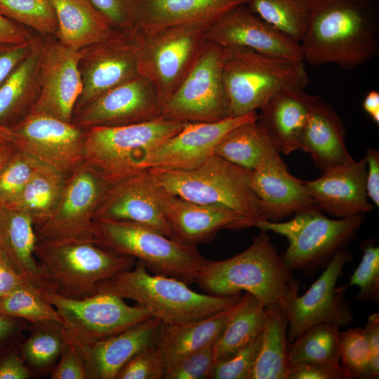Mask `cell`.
Returning <instances> with one entry per match:
<instances>
[{"mask_svg":"<svg viewBox=\"0 0 379 379\" xmlns=\"http://www.w3.org/2000/svg\"><path fill=\"white\" fill-rule=\"evenodd\" d=\"M319 100L304 90L286 89L260 109L258 122L279 153L289 154L300 149L308 117Z\"/></svg>","mask_w":379,"mask_h":379,"instance_id":"obj_26","label":"cell"},{"mask_svg":"<svg viewBox=\"0 0 379 379\" xmlns=\"http://www.w3.org/2000/svg\"><path fill=\"white\" fill-rule=\"evenodd\" d=\"M258 118L255 112L215 122L187 123L179 132L152 150L144 162V170L196 168L213 154L215 146L230 130Z\"/></svg>","mask_w":379,"mask_h":379,"instance_id":"obj_21","label":"cell"},{"mask_svg":"<svg viewBox=\"0 0 379 379\" xmlns=\"http://www.w3.org/2000/svg\"><path fill=\"white\" fill-rule=\"evenodd\" d=\"M362 257L350 277L349 286H357L359 293L355 298L361 301L379 302V247L375 241L367 239L361 244Z\"/></svg>","mask_w":379,"mask_h":379,"instance_id":"obj_44","label":"cell"},{"mask_svg":"<svg viewBox=\"0 0 379 379\" xmlns=\"http://www.w3.org/2000/svg\"><path fill=\"white\" fill-rule=\"evenodd\" d=\"M15 147L12 144L5 145L0 147V167L12 154Z\"/></svg>","mask_w":379,"mask_h":379,"instance_id":"obj_60","label":"cell"},{"mask_svg":"<svg viewBox=\"0 0 379 379\" xmlns=\"http://www.w3.org/2000/svg\"><path fill=\"white\" fill-rule=\"evenodd\" d=\"M31 333L19 345L20 352L33 375L51 373L65 343L64 325L55 321L32 324Z\"/></svg>","mask_w":379,"mask_h":379,"instance_id":"obj_37","label":"cell"},{"mask_svg":"<svg viewBox=\"0 0 379 379\" xmlns=\"http://www.w3.org/2000/svg\"><path fill=\"white\" fill-rule=\"evenodd\" d=\"M365 220V213L331 219L321 211L295 214L286 222L259 220L255 227L285 237L288 246L281 255L291 271L309 274L326 266L333 256L344 248L356 236Z\"/></svg>","mask_w":379,"mask_h":379,"instance_id":"obj_9","label":"cell"},{"mask_svg":"<svg viewBox=\"0 0 379 379\" xmlns=\"http://www.w3.org/2000/svg\"><path fill=\"white\" fill-rule=\"evenodd\" d=\"M311 0H247L258 17L300 42L305 32Z\"/></svg>","mask_w":379,"mask_h":379,"instance_id":"obj_39","label":"cell"},{"mask_svg":"<svg viewBox=\"0 0 379 379\" xmlns=\"http://www.w3.org/2000/svg\"><path fill=\"white\" fill-rule=\"evenodd\" d=\"M222 79L232 117L257 112L278 93L304 90L310 83L302 60L266 55L248 48H225Z\"/></svg>","mask_w":379,"mask_h":379,"instance_id":"obj_4","label":"cell"},{"mask_svg":"<svg viewBox=\"0 0 379 379\" xmlns=\"http://www.w3.org/2000/svg\"><path fill=\"white\" fill-rule=\"evenodd\" d=\"M366 173L364 157L324 172L305 185L321 211L338 218L352 217L373 209L366 191Z\"/></svg>","mask_w":379,"mask_h":379,"instance_id":"obj_24","label":"cell"},{"mask_svg":"<svg viewBox=\"0 0 379 379\" xmlns=\"http://www.w3.org/2000/svg\"><path fill=\"white\" fill-rule=\"evenodd\" d=\"M216 361L213 345L166 366L164 379L212 378Z\"/></svg>","mask_w":379,"mask_h":379,"instance_id":"obj_45","label":"cell"},{"mask_svg":"<svg viewBox=\"0 0 379 379\" xmlns=\"http://www.w3.org/2000/svg\"><path fill=\"white\" fill-rule=\"evenodd\" d=\"M240 300L227 309L200 319L175 324L162 323L157 346L166 366L213 345L237 310Z\"/></svg>","mask_w":379,"mask_h":379,"instance_id":"obj_30","label":"cell"},{"mask_svg":"<svg viewBox=\"0 0 379 379\" xmlns=\"http://www.w3.org/2000/svg\"><path fill=\"white\" fill-rule=\"evenodd\" d=\"M162 107L152 84L138 74L74 112L72 123L85 129L142 123L161 117Z\"/></svg>","mask_w":379,"mask_h":379,"instance_id":"obj_17","label":"cell"},{"mask_svg":"<svg viewBox=\"0 0 379 379\" xmlns=\"http://www.w3.org/2000/svg\"><path fill=\"white\" fill-rule=\"evenodd\" d=\"M251 185L260 201L264 220L279 222L292 214L321 211L308 192L305 181L290 173L274 147L251 171Z\"/></svg>","mask_w":379,"mask_h":379,"instance_id":"obj_22","label":"cell"},{"mask_svg":"<svg viewBox=\"0 0 379 379\" xmlns=\"http://www.w3.org/2000/svg\"><path fill=\"white\" fill-rule=\"evenodd\" d=\"M32 38L26 28L0 13V44H20L29 41Z\"/></svg>","mask_w":379,"mask_h":379,"instance_id":"obj_57","label":"cell"},{"mask_svg":"<svg viewBox=\"0 0 379 379\" xmlns=\"http://www.w3.org/2000/svg\"><path fill=\"white\" fill-rule=\"evenodd\" d=\"M339 331L330 324H319L304 331L289 345L288 366L305 362L340 365Z\"/></svg>","mask_w":379,"mask_h":379,"instance_id":"obj_38","label":"cell"},{"mask_svg":"<svg viewBox=\"0 0 379 379\" xmlns=\"http://www.w3.org/2000/svg\"><path fill=\"white\" fill-rule=\"evenodd\" d=\"M43 298L56 309L66 330L81 343L114 336L152 317L143 307L128 305L108 293L72 299L49 291Z\"/></svg>","mask_w":379,"mask_h":379,"instance_id":"obj_13","label":"cell"},{"mask_svg":"<svg viewBox=\"0 0 379 379\" xmlns=\"http://www.w3.org/2000/svg\"><path fill=\"white\" fill-rule=\"evenodd\" d=\"M34 255L51 291L72 299L95 294L99 282L132 268L135 261L93 243L52 245L37 240Z\"/></svg>","mask_w":379,"mask_h":379,"instance_id":"obj_7","label":"cell"},{"mask_svg":"<svg viewBox=\"0 0 379 379\" xmlns=\"http://www.w3.org/2000/svg\"><path fill=\"white\" fill-rule=\"evenodd\" d=\"M34 219L28 213L0 208V248L15 269L41 295L51 291L34 255L37 242Z\"/></svg>","mask_w":379,"mask_h":379,"instance_id":"obj_29","label":"cell"},{"mask_svg":"<svg viewBox=\"0 0 379 379\" xmlns=\"http://www.w3.org/2000/svg\"><path fill=\"white\" fill-rule=\"evenodd\" d=\"M94 220L126 221L151 227L172 239L147 171L109 185Z\"/></svg>","mask_w":379,"mask_h":379,"instance_id":"obj_23","label":"cell"},{"mask_svg":"<svg viewBox=\"0 0 379 379\" xmlns=\"http://www.w3.org/2000/svg\"><path fill=\"white\" fill-rule=\"evenodd\" d=\"M367 162L366 191L368 197L379 206V152L368 148L366 152Z\"/></svg>","mask_w":379,"mask_h":379,"instance_id":"obj_56","label":"cell"},{"mask_svg":"<svg viewBox=\"0 0 379 379\" xmlns=\"http://www.w3.org/2000/svg\"><path fill=\"white\" fill-rule=\"evenodd\" d=\"M187 124L159 117L118 126L87 129L84 163L109 185L142 173L148 154Z\"/></svg>","mask_w":379,"mask_h":379,"instance_id":"obj_6","label":"cell"},{"mask_svg":"<svg viewBox=\"0 0 379 379\" xmlns=\"http://www.w3.org/2000/svg\"><path fill=\"white\" fill-rule=\"evenodd\" d=\"M154 193L172 239L185 245L196 246L212 239L220 230H241L255 227L258 222L227 207L183 199L164 191L155 183Z\"/></svg>","mask_w":379,"mask_h":379,"instance_id":"obj_20","label":"cell"},{"mask_svg":"<svg viewBox=\"0 0 379 379\" xmlns=\"http://www.w3.org/2000/svg\"><path fill=\"white\" fill-rule=\"evenodd\" d=\"M31 325L27 321L0 313V356L9 348L16 345L22 331L30 328Z\"/></svg>","mask_w":379,"mask_h":379,"instance_id":"obj_53","label":"cell"},{"mask_svg":"<svg viewBox=\"0 0 379 379\" xmlns=\"http://www.w3.org/2000/svg\"><path fill=\"white\" fill-rule=\"evenodd\" d=\"M266 320V307L245 292L237 310L213 345L217 361L228 359L246 347L262 332Z\"/></svg>","mask_w":379,"mask_h":379,"instance_id":"obj_34","label":"cell"},{"mask_svg":"<svg viewBox=\"0 0 379 379\" xmlns=\"http://www.w3.org/2000/svg\"><path fill=\"white\" fill-rule=\"evenodd\" d=\"M197 282L206 293L213 295L229 296L245 291L265 307L281 305L299 290V282L265 231L237 255L223 260H208Z\"/></svg>","mask_w":379,"mask_h":379,"instance_id":"obj_2","label":"cell"},{"mask_svg":"<svg viewBox=\"0 0 379 379\" xmlns=\"http://www.w3.org/2000/svg\"><path fill=\"white\" fill-rule=\"evenodd\" d=\"M161 326V320L151 317L114 336L93 343H81L72 338L83 357L89 379H115L132 357L147 347L157 345Z\"/></svg>","mask_w":379,"mask_h":379,"instance_id":"obj_25","label":"cell"},{"mask_svg":"<svg viewBox=\"0 0 379 379\" xmlns=\"http://www.w3.org/2000/svg\"><path fill=\"white\" fill-rule=\"evenodd\" d=\"M164 191L200 204L221 206L256 221L264 220L260 201L251 185L250 170L211 154L189 170H147Z\"/></svg>","mask_w":379,"mask_h":379,"instance_id":"obj_5","label":"cell"},{"mask_svg":"<svg viewBox=\"0 0 379 379\" xmlns=\"http://www.w3.org/2000/svg\"><path fill=\"white\" fill-rule=\"evenodd\" d=\"M109 184L85 163L67 178L53 211L34 225L37 239L46 244L97 243L94 220Z\"/></svg>","mask_w":379,"mask_h":379,"instance_id":"obj_12","label":"cell"},{"mask_svg":"<svg viewBox=\"0 0 379 379\" xmlns=\"http://www.w3.org/2000/svg\"><path fill=\"white\" fill-rule=\"evenodd\" d=\"M339 343L340 365L346 378H370L371 352L364 327L339 331Z\"/></svg>","mask_w":379,"mask_h":379,"instance_id":"obj_42","label":"cell"},{"mask_svg":"<svg viewBox=\"0 0 379 379\" xmlns=\"http://www.w3.org/2000/svg\"><path fill=\"white\" fill-rule=\"evenodd\" d=\"M97 245L137 258L154 274L197 282L208 262L194 246L181 244L147 226L126 221L95 220Z\"/></svg>","mask_w":379,"mask_h":379,"instance_id":"obj_8","label":"cell"},{"mask_svg":"<svg viewBox=\"0 0 379 379\" xmlns=\"http://www.w3.org/2000/svg\"><path fill=\"white\" fill-rule=\"evenodd\" d=\"M341 365L305 362L288 366L285 379H345Z\"/></svg>","mask_w":379,"mask_h":379,"instance_id":"obj_50","label":"cell"},{"mask_svg":"<svg viewBox=\"0 0 379 379\" xmlns=\"http://www.w3.org/2000/svg\"><path fill=\"white\" fill-rule=\"evenodd\" d=\"M97 293H108L134 300L165 324L206 317L232 307L243 295L239 293L218 296L198 293L174 277L150 274L139 260L133 269L99 282Z\"/></svg>","mask_w":379,"mask_h":379,"instance_id":"obj_3","label":"cell"},{"mask_svg":"<svg viewBox=\"0 0 379 379\" xmlns=\"http://www.w3.org/2000/svg\"><path fill=\"white\" fill-rule=\"evenodd\" d=\"M81 49L58 40L43 43L39 69V93L29 112L72 122L82 90L79 62Z\"/></svg>","mask_w":379,"mask_h":379,"instance_id":"obj_18","label":"cell"},{"mask_svg":"<svg viewBox=\"0 0 379 379\" xmlns=\"http://www.w3.org/2000/svg\"><path fill=\"white\" fill-rule=\"evenodd\" d=\"M210 24L140 31L139 74L156 88L163 105L182 81L205 41Z\"/></svg>","mask_w":379,"mask_h":379,"instance_id":"obj_11","label":"cell"},{"mask_svg":"<svg viewBox=\"0 0 379 379\" xmlns=\"http://www.w3.org/2000/svg\"><path fill=\"white\" fill-rule=\"evenodd\" d=\"M225 48L205 41L190 70L162 107L161 117L187 123L230 117L222 79Z\"/></svg>","mask_w":379,"mask_h":379,"instance_id":"obj_10","label":"cell"},{"mask_svg":"<svg viewBox=\"0 0 379 379\" xmlns=\"http://www.w3.org/2000/svg\"><path fill=\"white\" fill-rule=\"evenodd\" d=\"M39 164L15 147L0 167V208H8L17 199Z\"/></svg>","mask_w":379,"mask_h":379,"instance_id":"obj_43","label":"cell"},{"mask_svg":"<svg viewBox=\"0 0 379 379\" xmlns=\"http://www.w3.org/2000/svg\"><path fill=\"white\" fill-rule=\"evenodd\" d=\"M113 29L127 32L136 29L140 0H90Z\"/></svg>","mask_w":379,"mask_h":379,"instance_id":"obj_48","label":"cell"},{"mask_svg":"<svg viewBox=\"0 0 379 379\" xmlns=\"http://www.w3.org/2000/svg\"><path fill=\"white\" fill-rule=\"evenodd\" d=\"M140 31L117 32L81 49L82 90L74 112L105 91L139 74Z\"/></svg>","mask_w":379,"mask_h":379,"instance_id":"obj_16","label":"cell"},{"mask_svg":"<svg viewBox=\"0 0 379 379\" xmlns=\"http://www.w3.org/2000/svg\"><path fill=\"white\" fill-rule=\"evenodd\" d=\"M67 178L54 168L39 164L17 199L8 208L30 215L34 225L46 219L55 208Z\"/></svg>","mask_w":379,"mask_h":379,"instance_id":"obj_35","label":"cell"},{"mask_svg":"<svg viewBox=\"0 0 379 379\" xmlns=\"http://www.w3.org/2000/svg\"><path fill=\"white\" fill-rule=\"evenodd\" d=\"M11 128L15 148L66 177L84 163L87 129L34 112Z\"/></svg>","mask_w":379,"mask_h":379,"instance_id":"obj_15","label":"cell"},{"mask_svg":"<svg viewBox=\"0 0 379 379\" xmlns=\"http://www.w3.org/2000/svg\"><path fill=\"white\" fill-rule=\"evenodd\" d=\"M300 149L310 155L323 173L354 161L346 147L341 118L330 104L320 98L308 117Z\"/></svg>","mask_w":379,"mask_h":379,"instance_id":"obj_27","label":"cell"},{"mask_svg":"<svg viewBox=\"0 0 379 379\" xmlns=\"http://www.w3.org/2000/svg\"><path fill=\"white\" fill-rule=\"evenodd\" d=\"M0 13L44 35H55L58 20L51 0H0Z\"/></svg>","mask_w":379,"mask_h":379,"instance_id":"obj_41","label":"cell"},{"mask_svg":"<svg viewBox=\"0 0 379 379\" xmlns=\"http://www.w3.org/2000/svg\"><path fill=\"white\" fill-rule=\"evenodd\" d=\"M44 41L36 38L29 54L0 86V125L27 115L39 93V59Z\"/></svg>","mask_w":379,"mask_h":379,"instance_id":"obj_32","label":"cell"},{"mask_svg":"<svg viewBox=\"0 0 379 379\" xmlns=\"http://www.w3.org/2000/svg\"><path fill=\"white\" fill-rule=\"evenodd\" d=\"M166 368L157 345L147 347L132 357L119 371L115 379H161Z\"/></svg>","mask_w":379,"mask_h":379,"instance_id":"obj_46","label":"cell"},{"mask_svg":"<svg viewBox=\"0 0 379 379\" xmlns=\"http://www.w3.org/2000/svg\"><path fill=\"white\" fill-rule=\"evenodd\" d=\"M2 146V145H1ZM1 147V146H0Z\"/></svg>","mask_w":379,"mask_h":379,"instance_id":"obj_61","label":"cell"},{"mask_svg":"<svg viewBox=\"0 0 379 379\" xmlns=\"http://www.w3.org/2000/svg\"><path fill=\"white\" fill-rule=\"evenodd\" d=\"M28 283L0 248V299Z\"/></svg>","mask_w":379,"mask_h":379,"instance_id":"obj_54","label":"cell"},{"mask_svg":"<svg viewBox=\"0 0 379 379\" xmlns=\"http://www.w3.org/2000/svg\"><path fill=\"white\" fill-rule=\"evenodd\" d=\"M261 333L251 343L228 359L215 363L213 379H249L254 366L260 341Z\"/></svg>","mask_w":379,"mask_h":379,"instance_id":"obj_47","label":"cell"},{"mask_svg":"<svg viewBox=\"0 0 379 379\" xmlns=\"http://www.w3.org/2000/svg\"><path fill=\"white\" fill-rule=\"evenodd\" d=\"M350 258L345 248L338 251L302 295L291 294L281 305L288 320V345L315 325L330 324L340 328L353 321L352 310L345 298L348 286H337Z\"/></svg>","mask_w":379,"mask_h":379,"instance_id":"obj_14","label":"cell"},{"mask_svg":"<svg viewBox=\"0 0 379 379\" xmlns=\"http://www.w3.org/2000/svg\"><path fill=\"white\" fill-rule=\"evenodd\" d=\"M58 20L57 40L80 50L117 32L90 0H51Z\"/></svg>","mask_w":379,"mask_h":379,"instance_id":"obj_31","label":"cell"},{"mask_svg":"<svg viewBox=\"0 0 379 379\" xmlns=\"http://www.w3.org/2000/svg\"><path fill=\"white\" fill-rule=\"evenodd\" d=\"M67 331L65 343L59 359L53 368L51 379H89L80 351L69 333Z\"/></svg>","mask_w":379,"mask_h":379,"instance_id":"obj_49","label":"cell"},{"mask_svg":"<svg viewBox=\"0 0 379 379\" xmlns=\"http://www.w3.org/2000/svg\"><path fill=\"white\" fill-rule=\"evenodd\" d=\"M0 313L27 321L31 324L48 321L62 324L56 309L29 283L0 299Z\"/></svg>","mask_w":379,"mask_h":379,"instance_id":"obj_40","label":"cell"},{"mask_svg":"<svg viewBox=\"0 0 379 379\" xmlns=\"http://www.w3.org/2000/svg\"><path fill=\"white\" fill-rule=\"evenodd\" d=\"M272 147L257 119L230 130L215 146L213 154L253 171L260 164Z\"/></svg>","mask_w":379,"mask_h":379,"instance_id":"obj_36","label":"cell"},{"mask_svg":"<svg viewBox=\"0 0 379 379\" xmlns=\"http://www.w3.org/2000/svg\"><path fill=\"white\" fill-rule=\"evenodd\" d=\"M288 320L279 304L266 307V320L249 379H285L288 368Z\"/></svg>","mask_w":379,"mask_h":379,"instance_id":"obj_33","label":"cell"},{"mask_svg":"<svg viewBox=\"0 0 379 379\" xmlns=\"http://www.w3.org/2000/svg\"><path fill=\"white\" fill-rule=\"evenodd\" d=\"M362 106L374 123L379 124V92L371 90L365 95Z\"/></svg>","mask_w":379,"mask_h":379,"instance_id":"obj_58","label":"cell"},{"mask_svg":"<svg viewBox=\"0 0 379 379\" xmlns=\"http://www.w3.org/2000/svg\"><path fill=\"white\" fill-rule=\"evenodd\" d=\"M205 41L225 48H248L266 55L304 61L300 42L262 20L246 4L234 7L211 24Z\"/></svg>","mask_w":379,"mask_h":379,"instance_id":"obj_19","label":"cell"},{"mask_svg":"<svg viewBox=\"0 0 379 379\" xmlns=\"http://www.w3.org/2000/svg\"><path fill=\"white\" fill-rule=\"evenodd\" d=\"M366 330L370 352V378H378L379 376V313L371 314L364 326Z\"/></svg>","mask_w":379,"mask_h":379,"instance_id":"obj_55","label":"cell"},{"mask_svg":"<svg viewBox=\"0 0 379 379\" xmlns=\"http://www.w3.org/2000/svg\"><path fill=\"white\" fill-rule=\"evenodd\" d=\"M15 140V135L12 128L8 126L0 125V146L13 144Z\"/></svg>","mask_w":379,"mask_h":379,"instance_id":"obj_59","label":"cell"},{"mask_svg":"<svg viewBox=\"0 0 379 379\" xmlns=\"http://www.w3.org/2000/svg\"><path fill=\"white\" fill-rule=\"evenodd\" d=\"M33 375L25 363L19 345H15L0 356V379H27Z\"/></svg>","mask_w":379,"mask_h":379,"instance_id":"obj_52","label":"cell"},{"mask_svg":"<svg viewBox=\"0 0 379 379\" xmlns=\"http://www.w3.org/2000/svg\"><path fill=\"white\" fill-rule=\"evenodd\" d=\"M378 0H311L300 44L310 65L352 70L378 55Z\"/></svg>","mask_w":379,"mask_h":379,"instance_id":"obj_1","label":"cell"},{"mask_svg":"<svg viewBox=\"0 0 379 379\" xmlns=\"http://www.w3.org/2000/svg\"><path fill=\"white\" fill-rule=\"evenodd\" d=\"M36 37L20 44H0V86L31 52Z\"/></svg>","mask_w":379,"mask_h":379,"instance_id":"obj_51","label":"cell"},{"mask_svg":"<svg viewBox=\"0 0 379 379\" xmlns=\"http://www.w3.org/2000/svg\"><path fill=\"white\" fill-rule=\"evenodd\" d=\"M247 0H140L137 28L151 30L166 27L212 24Z\"/></svg>","mask_w":379,"mask_h":379,"instance_id":"obj_28","label":"cell"}]
</instances>
